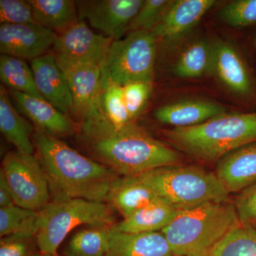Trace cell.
Listing matches in <instances>:
<instances>
[{
	"label": "cell",
	"instance_id": "6da1fadb",
	"mask_svg": "<svg viewBox=\"0 0 256 256\" xmlns=\"http://www.w3.org/2000/svg\"><path fill=\"white\" fill-rule=\"evenodd\" d=\"M82 148L120 176H138L150 170L178 164L180 156L134 122L114 127L102 110L78 124Z\"/></svg>",
	"mask_w": 256,
	"mask_h": 256
},
{
	"label": "cell",
	"instance_id": "7a4b0ae2",
	"mask_svg": "<svg viewBox=\"0 0 256 256\" xmlns=\"http://www.w3.org/2000/svg\"><path fill=\"white\" fill-rule=\"evenodd\" d=\"M32 139L35 156L48 180L52 201L82 198L107 202L119 174L38 128L34 127Z\"/></svg>",
	"mask_w": 256,
	"mask_h": 256
},
{
	"label": "cell",
	"instance_id": "3957f363",
	"mask_svg": "<svg viewBox=\"0 0 256 256\" xmlns=\"http://www.w3.org/2000/svg\"><path fill=\"white\" fill-rule=\"evenodd\" d=\"M239 224L234 204L208 202L182 210L161 232L174 256H210L222 239Z\"/></svg>",
	"mask_w": 256,
	"mask_h": 256
},
{
	"label": "cell",
	"instance_id": "277c9868",
	"mask_svg": "<svg viewBox=\"0 0 256 256\" xmlns=\"http://www.w3.org/2000/svg\"><path fill=\"white\" fill-rule=\"evenodd\" d=\"M169 142L190 156L218 161L230 152L256 141V112L224 114L198 126L165 130Z\"/></svg>",
	"mask_w": 256,
	"mask_h": 256
},
{
	"label": "cell",
	"instance_id": "5b68a950",
	"mask_svg": "<svg viewBox=\"0 0 256 256\" xmlns=\"http://www.w3.org/2000/svg\"><path fill=\"white\" fill-rule=\"evenodd\" d=\"M138 176L178 210H191L208 202L227 201L229 194L216 173L198 166H162Z\"/></svg>",
	"mask_w": 256,
	"mask_h": 256
},
{
	"label": "cell",
	"instance_id": "8992f818",
	"mask_svg": "<svg viewBox=\"0 0 256 256\" xmlns=\"http://www.w3.org/2000/svg\"><path fill=\"white\" fill-rule=\"evenodd\" d=\"M114 210L107 202L72 198L52 201L40 213L36 233L38 248L43 254L58 256V248L68 234L79 226H112Z\"/></svg>",
	"mask_w": 256,
	"mask_h": 256
},
{
	"label": "cell",
	"instance_id": "52a82bcc",
	"mask_svg": "<svg viewBox=\"0 0 256 256\" xmlns=\"http://www.w3.org/2000/svg\"><path fill=\"white\" fill-rule=\"evenodd\" d=\"M158 40L152 32L139 30L114 40L104 66L106 76L122 86L136 82H152Z\"/></svg>",
	"mask_w": 256,
	"mask_h": 256
},
{
	"label": "cell",
	"instance_id": "ba28073f",
	"mask_svg": "<svg viewBox=\"0 0 256 256\" xmlns=\"http://www.w3.org/2000/svg\"><path fill=\"white\" fill-rule=\"evenodd\" d=\"M0 174L18 206L40 212L50 203V185L35 154H24L16 150L9 152L3 158Z\"/></svg>",
	"mask_w": 256,
	"mask_h": 256
},
{
	"label": "cell",
	"instance_id": "9c48e42d",
	"mask_svg": "<svg viewBox=\"0 0 256 256\" xmlns=\"http://www.w3.org/2000/svg\"><path fill=\"white\" fill-rule=\"evenodd\" d=\"M114 40L92 31L84 20L57 36L50 50L60 68L70 69L88 64L105 66L106 57Z\"/></svg>",
	"mask_w": 256,
	"mask_h": 256
},
{
	"label": "cell",
	"instance_id": "30bf717a",
	"mask_svg": "<svg viewBox=\"0 0 256 256\" xmlns=\"http://www.w3.org/2000/svg\"><path fill=\"white\" fill-rule=\"evenodd\" d=\"M144 0L76 1L79 20H86L92 28L112 40L122 38Z\"/></svg>",
	"mask_w": 256,
	"mask_h": 256
},
{
	"label": "cell",
	"instance_id": "8fae6325",
	"mask_svg": "<svg viewBox=\"0 0 256 256\" xmlns=\"http://www.w3.org/2000/svg\"><path fill=\"white\" fill-rule=\"evenodd\" d=\"M58 34L38 24L0 25V53L33 60L48 53Z\"/></svg>",
	"mask_w": 256,
	"mask_h": 256
},
{
	"label": "cell",
	"instance_id": "7c38bea8",
	"mask_svg": "<svg viewBox=\"0 0 256 256\" xmlns=\"http://www.w3.org/2000/svg\"><path fill=\"white\" fill-rule=\"evenodd\" d=\"M65 74L73 98L72 118L78 124L101 110L100 97L106 77L104 66L88 64L72 68Z\"/></svg>",
	"mask_w": 256,
	"mask_h": 256
},
{
	"label": "cell",
	"instance_id": "4fadbf2b",
	"mask_svg": "<svg viewBox=\"0 0 256 256\" xmlns=\"http://www.w3.org/2000/svg\"><path fill=\"white\" fill-rule=\"evenodd\" d=\"M15 108L26 116L35 128L56 138L66 137L77 132L78 124L44 99L8 90Z\"/></svg>",
	"mask_w": 256,
	"mask_h": 256
},
{
	"label": "cell",
	"instance_id": "5bb4252c",
	"mask_svg": "<svg viewBox=\"0 0 256 256\" xmlns=\"http://www.w3.org/2000/svg\"><path fill=\"white\" fill-rule=\"evenodd\" d=\"M31 68L37 88L44 98L72 118L73 98L68 80L53 54L48 52L32 60Z\"/></svg>",
	"mask_w": 256,
	"mask_h": 256
},
{
	"label": "cell",
	"instance_id": "9a60e30c",
	"mask_svg": "<svg viewBox=\"0 0 256 256\" xmlns=\"http://www.w3.org/2000/svg\"><path fill=\"white\" fill-rule=\"evenodd\" d=\"M216 174L230 193L256 184V141L230 152L218 161Z\"/></svg>",
	"mask_w": 256,
	"mask_h": 256
},
{
	"label": "cell",
	"instance_id": "2e32d148",
	"mask_svg": "<svg viewBox=\"0 0 256 256\" xmlns=\"http://www.w3.org/2000/svg\"><path fill=\"white\" fill-rule=\"evenodd\" d=\"M216 3L215 0L172 1L161 21L152 32L158 38L174 40L193 28Z\"/></svg>",
	"mask_w": 256,
	"mask_h": 256
},
{
	"label": "cell",
	"instance_id": "e0dca14e",
	"mask_svg": "<svg viewBox=\"0 0 256 256\" xmlns=\"http://www.w3.org/2000/svg\"><path fill=\"white\" fill-rule=\"evenodd\" d=\"M164 200L139 176H120L112 184L107 203L126 218L151 204Z\"/></svg>",
	"mask_w": 256,
	"mask_h": 256
},
{
	"label": "cell",
	"instance_id": "ac0fdd59",
	"mask_svg": "<svg viewBox=\"0 0 256 256\" xmlns=\"http://www.w3.org/2000/svg\"><path fill=\"white\" fill-rule=\"evenodd\" d=\"M224 114L225 108L216 102L188 100L162 106L154 111V116L162 124L186 128L198 126Z\"/></svg>",
	"mask_w": 256,
	"mask_h": 256
},
{
	"label": "cell",
	"instance_id": "d6986e66",
	"mask_svg": "<svg viewBox=\"0 0 256 256\" xmlns=\"http://www.w3.org/2000/svg\"><path fill=\"white\" fill-rule=\"evenodd\" d=\"M212 72L232 92L242 95L248 94L252 89L250 76L237 50L222 41L212 44Z\"/></svg>",
	"mask_w": 256,
	"mask_h": 256
},
{
	"label": "cell",
	"instance_id": "ffe728a7",
	"mask_svg": "<svg viewBox=\"0 0 256 256\" xmlns=\"http://www.w3.org/2000/svg\"><path fill=\"white\" fill-rule=\"evenodd\" d=\"M106 256H174L162 232L128 234L112 228Z\"/></svg>",
	"mask_w": 256,
	"mask_h": 256
},
{
	"label": "cell",
	"instance_id": "44dd1931",
	"mask_svg": "<svg viewBox=\"0 0 256 256\" xmlns=\"http://www.w3.org/2000/svg\"><path fill=\"white\" fill-rule=\"evenodd\" d=\"M12 100L2 84L0 85V131L16 150L28 154H34L33 137L34 126L20 114L14 107Z\"/></svg>",
	"mask_w": 256,
	"mask_h": 256
},
{
	"label": "cell",
	"instance_id": "7402d4cb",
	"mask_svg": "<svg viewBox=\"0 0 256 256\" xmlns=\"http://www.w3.org/2000/svg\"><path fill=\"white\" fill-rule=\"evenodd\" d=\"M181 210L164 200L151 204L128 218L114 224V230L128 234H149L162 232L180 214Z\"/></svg>",
	"mask_w": 256,
	"mask_h": 256
},
{
	"label": "cell",
	"instance_id": "603a6c76",
	"mask_svg": "<svg viewBox=\"0 0 256 256\" xmlns=\"http://www.w3.org/2000/svg\"><path fill=\"white\" fill-rule=\"evenodd\" d=\"M38 24L60 34L78 22L76 1L28 0Z\"/></svg>",
	"mask_w": 256,
	"mask_h": 256
},
{
	"label": "cell",
	"instance_id": "cb8c5ba5",
	"mask_svg": "<svg viewBox=\"0 0 256 256\" xmlns=\"http://www.w3.org/2000/svg\"><path fill=\"white\" fill-rule=\"evenodd\" d=\"M112 226H92L76 232L67 246L66 255L106 256L109 248Z\"/></svg>",
	"mask_w": 256,
	"mask_h": 256
},
{
	"label": "cell",
	"instance_id": "d4e9b609",
	"mask_svg": "<svg viewBox=\"0 0 256 256\" xmlns=\"http://www.w3.org/2000/svg\"><path fill=\"white\" fill-rule=\"evenodd\" d=\"M0 79L9 90L44 99L37 88L31 67L22 58L1 54Z\"/></svg>",
	"mask_w": 256,
	"mask_h": 256
},
{
	"label": "cell",
	"instance_id": "484cf974",
	"mask_svg": "<svg viewBox=\"0 0 256 256\" xmlns=\"http://www.w3.org/2000/svg\"><path fill=\"white\" fill-rule=\"evenodd\" d=\"M213 46L206 40L194 42L180 55L174 72L180 78H200L212 72Z\"/></svg>",
	"mask_w": 256,
	"mask_h": 256
},
{
	"label": "cell",
	"instance_id": "4316f807",
	"mask_svg": "<svg viewBox=\"0 0 256 256\" xmlns=\"http://www.w3.org/2000/svg\"><path fill=\"white\" fill-rule=\"evenodd\" d=\"M210 256H256V230L239 224L216 246Z\"/></svg>",
	"mask_w": 256,
	"mask_h": 256
},
{
	"label": "cell",
	"instance_id": "83f0119b",
	"mask_svg": "<svg viewBox=\"0 0 256 256\" xmlns=\"http://www.w3.org/2000/svg\"><path fill=\"white\" fill-rule=\"evenodd\" d=\"M40 213L18 205L0 208V236L20 233L36 234Z\"/></svg>",
	"mask_w": 256,
	"mask_h": 256
},
{
	"label": "cell",
	"instance_id": "f1b7e54d",
	"mask_svg": "<svg viewBox=\"0 0 256 256\" xmlns=\"http://www.w3.org/2000/svg\"><path fill=\"white\" fill-rule=\"evenodd\" d=\"M100 108L106 118L114 127L132 122L124 102L122 86L105 77L100 97Z\"/></svg>",
	"mask_w": 256,
	"mask_h": 256
},
{
	"label": "cell",
	"instance_id": "f546056e",
	"mask_svg": "<svg viewBox=\"0 0 256 256\" xmlns=\"http://www.w3.org/2000/svg\"><path fill=\"white\" fill-rule=\"evenodd\" d=\"M171 2L170 0H144L128 26V33L139 30L152 31L161 21Z\"/></svg>",
	"mask_w": 256,
	"mask_h": 256
},
{
	"label": "cell",
	"instance_id": "4dcf8cb0",
	"mask_svg": "<svg viewBox=\"0 0 256 256\" xmlns=\"http://www.w3.org/2000/svg\"><path fill=\"white\" fill-rule=\"evenodd\" d=\"M41 254L36 234H15L0 240V256H40Z\"/></svg>",
	"mask_w": 256,
	"mask_h": 256
},
{
	"label": "cell",
	"instance_id": "1f68e13d",
	"mask_svg": "<svg viewBox=\"0 0 256 256\" xmlns=\"http://www.w3.org/2000/svg\"><path fill=\"white\" fill-rule=\"evenodd\" d=\"M220 18L230 26L244 28L256 23V0H238L225 5Z\"/></svg>",
	"mask_w": 256,
	"mask_h": 256
},
{
	"label": "cell",
	"instance_id": "d6a6232c",
	"mask_svg": "<svg viewBox=\"0 0 256 256\" xmlns=\"http://www.w3.org/2000/svg\"><path fill=\"white\" fill-rule=\"evenodd\" d=\"M124 102L131 120L142 112L152 90V82H136L122 86Z\"/></svg>",
	"mask_w": 256,
	"mask_h": 256
},
{
	"label": "cell",
	"instance_id": "836d02e7",
	"mask_svg": "<svg viewBox=\"0 0 256 256\" xmlns=\"http://www.w3.org/2000/svg\"><path fill=\"white\" fill-rule=\"evenodd\" d=\"M0 23L37 24L28 0H0Z\"/></svg>",
	"mask_w": 256,
	"mask_h": 256
},
{
	"label": "cell",
	"instance_id": "e575fe53",
	"mask_svg": "<svg viewBox=\"0 0 256 256\" xmlns=\"http://www.w3.org/2000/svg\"><path fill=\"white\" fill-rule=\"evenodd\" d=\"M234 204L240 224L256 222V184L240 192Z\"/></svg>",
	"mask_w": 256,
	"mask_h": 256
},
{
	"label": "cell",
	"instance_id": "d590c367",
	"mask_svg": "<svg viewBox=\"0 0 256 256\" xmlns=\"http://www.w3.org/2000/svg\"><path fill=\"white\" fill-rule=\"evenodd\" d=\"M15 204L12 194L2 175L0 174V208Z\"/></svg>",
	"mask_w": 256,
	"mask_h": 256
},
{
	"label": "cell",
	"instance_id": "8d00e7d4",
	"mask_svg": "<svg viewBox=\"0 0 256 256\" xmlns=\"http://www.w3.org/2000/svg\"><path fill=\"white\" fill-rule=\"evenodd\" d=\"M52 256V255H48V254H42L41 256Z\"/></svg>",
	"mask_w": 256,
	"mask_h": 256
},
{
	"label": "cell",
	"instance_id": "74e56055",
	"mask_svg": "<svg viewBox=\"0 0 256 256\" xmlns=\"http://www.w3.org/2000/svg\"></svg>",
	"mask_w": 256,
	"mask_h": 256
},
{
	"label": "cell",
	"instance_id": "f35d334b",
	"mask_svg": "<svg viewBox=\"0 0 256 256\" xmlns=\"http://www.w3.org/2000/svg\"></svg>",
	"mask_w": 256,
	"mask_h": 256
}]
</instances>
